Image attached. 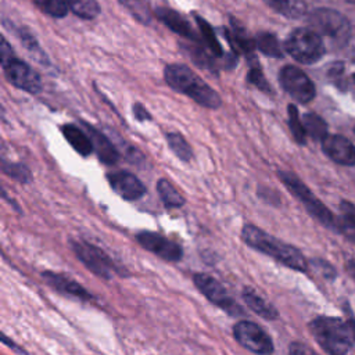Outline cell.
<instances>
[{"label": "cell", "instance_id": "1", "mask_svg": "<svg viewBox=\"0 0 355 355\" xmlns=\"http://www.w3.org/2000/svg\"><path fill=\"white\" fill-rule=\"evenodd\" d=\"M241 240L248 247L276 259L284 266H288L298 272L308 270V261L297 247L270 236L258 226L244 225L241 229Z\"/></svg>", "mask_w": 355, "mask_h": 355}, {"label": "cell", "instance_id": "2", "mask_svg": "<svg viewBox=\"0 0 355 355\" xmlns=\"http://www.w3.org/2000/svg\"><path fill=\"white\" fill-rule=\"evenodd\" d=\"M165 82L176 92L189 96L197 104L216 110L222 105L219 94L207 85L196 72L182 64H171L164 69Z\"/></svg>", "mask_w": 355, "mask_h": 355}, {"label": "cell", "instance_id": "3", "mask_svg": "<svg viewBox=\"0 0 355 355\" xmlns=\"http://www.w3.org/2000/svg\"><path fill=\"white\" fill-rule=\"evenodd\" d=\"M309 331L329 355H352L355 343L348 322L331 316H318L309 322Z\"/></svg>", "mask_w": 355, "mask_h": 355}, {"label": "cell", "instance_id": "4", "mask_svg": "<svg viewBox=\"0 0 355 355\" xmlns=\"http://www.w3.org/2000/svg\"><path fill=\"white\" fill-rule=\"evenodd\" d=\"M279 179L283 182V184L293 193L294 197H297L305 207V209L309 212L311 216H313L319 223L326 226L327 229L337 230V222L338 219L333 215V212L308 189V186L293 172L287 171H279L277 172Z\"/></svg>", "mask_w": 355, "mask_h": 355}, {"label": "cell", "instance_id": "5", "mask_svg": "<svg viewBox=\"0 0 355 355\" xmlns=\"http://www.w3.org/2000/svg\"><path fill=\"white\" fill-rule=\"evenodd\" d=\"M284 50L301 64H315L326 51L320 35L311 28L294 29L284 42Z\"/></svg>", "mask_w": 355, "mask_h": 355}, {"label": "cell", "instance_id": "6", "mask_svg": "<svg viewBox=\"0 0 355 355\" xmlns=\"http://www.w3.org/2000/svg\"><path fill=\"white\" fill-rule=\"evenodd\" d=\"M308 24L316 33L330 37L337 44H345L349 39V21L333 8H316L308 15Z\"/></svg>", "mask_w": 355, "mask_h": 355}, {"label": "cell", "instance_id": "7", "mask_svg": "<svg viewBox=\"0 0 355 355\" xmlns=\"http://www.w3.org/2000/svg\"><path fill=\"white\" fill-rule=\"evenodd\" d=\"M193 282L209 302L222 308L230 316H245L244 309L229 295L227 290L215 277L207 273H196Z\"/></svg>", "mask_w": 355, "mask_h": 355}, {"label": "cell", "instance_id": "8", "mask_svg": "<svg viewBox=\"0 0 355 355\" xmlns=\"http://www.w3.org/2000/svg\"><path fill=\"white\" fill-rule=\"evenodd\" d=\"M236 341L257 355H270L275 349L269 334L257 323L251 320H240L233 327Z\"/></svg>", "mask_w": 355, "mask_h": 355}, {"label": "cell", "instance_id": "9", "mask_svg": "<svg viewBox=\"0 0 355 355\" xmlns=\"http://www.w3.org/2000/svg\"><path fill=\"white\" fill-rule=\"evenodd\" d=\"M279 80L286 93L291 96L295 101L306 104L312 101L316 96V89L313 82L308 75L294 65H286L280 69Z\"/></svg>", "mask_w": 355, "mask_h": 355}, {"label": "cell", "instance_id": "10", "mask_svg": "<svg viewBox=\"0 0 355 355\" xmlns=\"http://www.w3.org/2000/svg\"><path fill=\"white\" fill-rule=\"evenodd\" d=\"M71 247L79 261L94 275L105 280L112 277L115 266L103 250L86 241H71Z\"/></svg>", "mask_w": 355, "mask_h": 355}, {"label": "cell", "instance_id": "11", "mask_svg": "<svg viewBox=\"0 0 355 355\" xmlns=\"http://www.w3.org/2000/svg\"><path fill=\"white\" fill-rule=\"evenodd\" d=\"M3 71L7 80L15 87L31 94H36L42 90V79L39 73L26 62L14 57L3 64Z\"/></svg>", "mask_w": 355, "mask_h": 355}, {"label": "cell", "instance_id": "12", "mask_svg": "<svg viewBox=\"0 0 355 355\" xmlns=\"http://www.w3.org/2000/svg\"><path fill=\"white\" fill-rule=\"evenodd\" d=\"M136 241L147 251L155 254L164 261H171L176 262L180 261L183 257V250L182 247L166 239L165 236L157 233V232H148V230H141L136 233Z\"/></svg>", "mask_w": 355, "mask_h": 355}, {"label": "cell", "instance_id": "13", "mask_svg": "<svg viewBox=\"0 0 355 355\" xmlns=\"http://www.w3.org/2000/svg\"><path fill=\"white\" fill-rule=\"evenodd\" d=\"M107 180L111 186V189L121 196L123 200L135 201L141 198L146 194V186L141 183V180L126 171H118L107 175Z\"/></svg>", "mask_w": 355, "mask_h": 355}, {"label": "cell", "instance_id": "14", "mask_svg": "<svg viewBox=\"0 0 355 355\" xmlns=\"http://www.w3.org/2000/svg\"><path fill=\"white\" fill-rule=\"evenodd\" d=\"M322 150L336 164L355 165V146L341 135H327L322 140Z\"/></svg>", "mask_w": 355, "mask_h": 355}, {"label": "cell", "instance_id": "15", "mask_svg": "<svg viewBox=\"0 0 355 355\" xmlns=\"http://www.w3.org/2000/svg\"><path fill=\"white\" fill-rule=\"evenodd\" d=\"M42 277L44 279V282L54 290H57L58 293L80 300V301H89L92 298L90 293L80 286L78 282H75L73 279L61 275V273H55V272H50L46 270L42 273Z\"/></svg>", "mask_w": 355, "mask_h": 355}, {"label": "cell", "instance_id": "16", "mask_svg": "<svg viewBox=\"0 0 355 355\" xmlns=\"http://www.w3.org/2000/svg\"><path fill=\"white\" fill-rule=\"evenodd\" d=\"M155 17L164 25H166L171 31H173L175 33H178V35H180V36H183V37H186L189 40L200 42V37L194 32L193 26L178 11H175L172 8H168V7H158V8H155Z\"/></svg>", "mask_w": 355, "mask_h": 355}, {"label": "cell", "instance_id": "17", "mask_svg": "<svg viewBox=\"0 0 355 355\" xmlns=\"http://www.w3.org/2000/svg\"><path fill=\"white\" fill-rule=\"evenodd\" d=\"M83 126L92 140L93 151L97 154L98 159L105 165L116 164L119 159V153H118L116 147L111 143V140L104 133H101L100 130H97L96 128L89 125L87 122H83Z\"/></svg>", "mask_w": 355, "mask_h": 355}, {"label": "cell", "instance_id": "18", "mask_svg": "<svg viewBox=\"0 0 355 355\" xmlns=\"http://www.w3.org/2000/svg\"><path fill=\"white\" fill-rule=\"evenodd\" d=\"M227 40L239 50H241L250 60H255L254 50L257 47L255 39H252L247 31L234 19L230 17V31L225 29Z\"/></svg>", "mask_w": 355, "mask_h": 355}, {"label": "cell", "instance_id": "19", "mask_svg": "<svg viewBox=\"0 0 355 355\" xmlns=\"http://www.w3.org/2000/svg\"><path fill=\"white\" fill-rule=\"evenodd\" d=\"M61 132L67 141L72 146V148L79 153L83 157H87L93 151V144L86 132H83L80 128H78L73 123L62 125Z\"/></svg>", "mask_w": 355, "mask_h": 355}, {"label": "cell", "instance_id": "20", "mask_svg": "<svg viewBox=\"0 0 355 355\" xmlns=\"http://www.w3.org/2000/svg\"><path fill=\"white\" fill-rule=\"evenodd\" d=\"M241 295L244 302L248 305V308L252 309L261 318L268 320H275L279 318V311L272 304L265 301L261 295H258L252 288L244 287Z\"/></svg>", "mask_w": 355, "mask_h": 355}, {"label": "cell", "instance_id": "21", "mask_svg": "<svg viewBox=\"0 0 355 355\" xmlns=\"http://www.w3.org/2000/svg\"><path fill=\"white\" fill-rule=\"evenodd\" d=\"M265 3L276 12L287 18H301L306 12V4L304 0H265Z\"/></svg>", "mask_w": 355, "mask_h": 355}, {"label": "cell", "instance_id": "22", "mask_svg": "<svg viewBox=\"0 0 355 355\" xmlns=\"http://www.w3.org/2000/svg\"><path fill=\"white\" fill-rule=\"evenodd\" d=\"M157 191L159 194L161 201L168 208H180L184 204V197L179 193V190L166 179H159L157 183Z\"/></svg>", "mask_w": 355, "mask_h": 355}, {"label": "cell", "instance_id": "23", "mask_svg": "<svg viewBox=\"0 0 355 355\" xmlns=\"http://www.w3.org/2000/svg\"><path fill=\"white\" fill-rule=\"evenodd\" d=\"M194 18H196L197 25H198V28H200L201 39H202V42L205 43V46L208 47V50H209L215 57H225V58H226V55H223V49H222V46H220V43H219V40H218V37H216V33H215V31L211 28V25H209L202 17H200V15H197V14H194Z\"/></svg>", "mask_w": 355, "mask_h": 355}, {"label": "cell", "instance_id": "24", "mask_svg": "<svg viewBox=\"0 0 355 355\" xmlns=\"http://www.w3.org/2000/svg\"><path fill=\"white\" fill-rule=\"evenodd\" d=\"M255 44H257V49L268 57H273V58L283 57V47L279 39L273 33H269V32L258 33L255 36Z\"/></svg>", "mask_w": 355, "mask_h": 355}, {"label": "cell", "instance_id": "25", "mask_svg": "<svg viewBox=\"0 0 355 355\" xmlns=\"http://www.w3.org/2000/svg\"><path fill=\"white\" fill-rule=\"evenodd\" d=\"M304 128L306 130V135H309L313 140H323L329 133H327V123L322 116L313 112H308L302 118Z\"/></svg>", "mask_w": 355, "mask_h": 355}, {"label": "cell", "instance_id": "26", "mask_svg": "<svg viewBox=\"0 0 355 355\" xmlns=\"http://www.w3.org/2000/svg\"><path fill=\"white\" fill-rule=\"evenodd\" d=\"M165 137H166L169 148L173 151V154L179 159H182L183 162H189L193 158V150L180 133L171 132V133H166Z\"/></svg>", "mask_w": 355, "mask_h": 355}, {"label": "cell", "instance_id": "27", "mask_svg": "<svg viewBox=\"0 0 355 355\" xmlns=\"http://www.w3.org/2000/svg\"><path fill=\"white\" fill-rule=\"evenodd\" d=\"M67 4L82 19H93L100 14V6L96 0H67Z\"/></svg>", "mask_w": 355, "mask_h": 355}, {"label": "cell", "instance_id": "28", "mask_svg": "<svg viewBox=\"0 0 355 355\" xmlns=\"http://www.w3.org/2000/svg\"><path fill=\"white\" fill-rule=\"evenodd\" d=\"M32 1L42 12L54 18H64L69 10L67 0H32Z\"/></svg>", "mask_w": 355, "mask_h": 355}, {"label": "cell", "instance_id": "29", "mask_svg": "<svg viewBox=\"0 0 355 355\" xmlns=\"http://www.w3.org/2000/svg\"><path fill=\"white\" fill-rule=\"evenodd\" d=\"M287 111H288V126H290L294 140L298 144H305L306 143V130L304 128L302 121L300 119L297 107L294 104H290L287 107Z\"/></svg>", "mask_w": 355, "mask_h": 355}, {"label": "cell", "instance_id": "30", "mask_svg": "<svg viewBox=\"0 0 355 355\" xmlns=\"http://www.w3.org/2000/svg\"><path fill=\"white\" fill-rule=\"evenodd\" d=\"M17 35H18V37L21 39L22 44H24V46L28 49V51L32 54V57H35L40 64L49 65V60H47L44 51L39 47V43L36 42L35 36H33L31 32H28L25 28H22V29L18 31Z\"/></svg>", "mask_w": 355, "mask_h": 355}, {"label": "cell", "instance_id": "31", "mask_svg": "<svg viewBox=\"0 0 355 355\" xmlns=\"http://www.w3.org/2000/svg\"><path fill=\"white\" fill-rule=\"evenodd\" d=\"M187 51H189L191 60L197 65H200L201 68H205L208 71H215L216 64L212 58L215 55L209 50H205L204 47H201V44H196V46H187Z\"/></svg>", "mask_w": 355, "mask_h": 355}, {"label": "cell", "instance_id": "32", "mask_svg": "<svg viewBox=\"0 0 355 355\" xmlns=\"http://www.w3.org/2000/svg\"><path fill=\"white\" fill-rule=\"evenodd\" d=\"M119 3L130 11V14L141 24L148 25L151 21V12L148 4L144 0H119Z\"/></svg>", "mask_w": 355, "mask_h": 355}, {"label": "cell", "instance_id": "33", "mask_svg": "<svg viewBox=\"0 0 355 355\" xmlns=\"http://www.w3.org/2000/svg\"><path fill=\"white\" fill-rule=\"evenodd\" d=\"M1 169L7 176L12 178L19 183H29L32 180V173L24 164H17V162H10L3 159Z\"/></svg>", "mask_w": 355, "mask_h": 355}, {"label": "cell", "instance_id": "34", "mask_svg": "<svg viewBox=\"0 0 355 355\" xmlns=\"http://www.w3.org/2000/svg\"><path fill=\"white\" fill-rule=\"evenodd\" d=\"M247 79H248V82H250L251 85H254L257 89H259V90H262V92H265V93H272V90H270L272 87H270V85L268 83V80L265 79V76H263V73H262V71H261V68H259L258 64H254V65L251 67V69L248 71Z\"/></svg>", "mask_w": 355, "mask_h": 355}, {"label": "cell", "instance_id": "35", "mask_svg": "<svg viewBox=\"0 0 355 355\" xmlns=\"http://www.w3.org/2000/svg\"><path fill=\"white\" fill-rule=\"evenodd\" d=\"M330 80L341 90L345 87V79H344V64L343 62H333L327 72Z\"/></svg>", "mask_w": 355, "mask_h": 355}, {"label": "cell", "instance_id": "36", "mask_svg": "<svg viewBox=\"0 0 355 355\" xmlns=\"http://www.w3.org/2000/svg\"><path fill=\"white\" fill-rule=\"evenodd\" d=\"M336 232L343 234L347 240H349V241H352L355 244V225L352 222H349L348 219H345V218L338 219L337 230Z\"/></svg>", "mask_w": 355, "mask_h": 355}, {"label": "cell", "instance_id": "37", "mask_svg": "<svg viewBox=\"0 0 355 355\" xmlns=\"http://www.w3.org/2000/svg\"><path fill=\"white\" fill-rule=\"evenodd\" d=\"M312 266L324 277V279H334L336 277V270L334 268L327 262V261H323V259H312L311 261Z\"/></svg>", "mask_w": 355, "mask_h": 355}, {"label": "cell", "instance_id": "38", "mask_svg": "<svg viewBox=\"0 0 355 355\" xmlns=\"http://www.w3.org/2000/svg\"><path fill=\"white\" fill-rule=\"evenodd\" d=\"M288 355H319V354L315 352L309 345L300 341H294L288 347Z\"/></svg>", "mask_w": 355, "mask_h": 355}, {"label": "cell", "instance_id": "39", "mask_svg": "<svg viewBox=\"0 0 355 355\" xmlns=\"http://www.w3.org/2000/svg\"><path fill=\"white\" fill-rule=\"evenodd\" d=\"M340 208H341V212H343L344 218L355 225V204H352L351 201L344 200V201H341Z\"/></svg>", "mask_w": 355, "mask_h": 355}, {"label": "cell", "instance_id": "40", "mask_svg": "<svg viewBox=\"0 0 355 355\" xmlns=\"http://www.w3.org/2000/svg\"><path fill=\"white\" fill-rule=\"evenodd\" d=\"M0 54H1V65L6 64L7 61H10L11 58H14V51L11 49V46L8 44V42L3 37L1 39V50H0Z\"/></svg>", "mask_w": 355, "mask_h": 355}, {"label": "cell", "instance_id": "41", "mask_svg": "<svg viewBox=\"0 0 355 355\" xmlns=\"http://www.w3.org/2000/svg\"><path fill=\"white\" fill-rule=\"evenodd\" d=\"M133 114H135V118L137 119V121H148V119H151V115L148 114V111L144 108V105H141L140 103H136L135 105H133Z\"/></svg>", "mask_w": 355, "mask_h": 355}, {"label": "cell", "instance_id": "42", "mask_svg": "<svg viewBox=\"0 0 355 355\" xmlns=\"http://www.w3.org/2000/svg\"><path fill=\"white\" fill-rule=\"evenodd\" d=\"M345 269H347V272L349 273V276L355 280V261H354V259H348V261L345 262Z\"/></svg>", "mask_w": 355, "mask_h": 355}, {"label": "cell", "instance_id": "43", "mask_svg": "<svg viewBox=\"0 0 355 355\" xmlns=\"http://www.w3.org/2000/svg\"><path fill=\"white\" fill-rule=\"evenodd\" d=\"M3 343H4V344H7L8 347H12V348H15V351H18L19 354H25V355H26V352H25V351H24L21 347L15 345V344H14L11 340H8V337H7V336H4V334H3Z\"/></svg>", "mask_w": 355, "mask_h": 355}, {"label": "cell", "instance_id": "44", "mask_svg": "<svg viewBox=\"0 0 355 355\" xmlns=\"http://www.w3.org/2000/svg\"><path fill=\"white\" fill-rule=\"evenodd\" d=\"M349 1H352V3H355V0H349Z\"/></svg>", "mask_w": 355, "mask_h": 355}, {"label": "cell", "instance_id": "45", "mask_svg": "<svg viewBox=\"0 0 355 355\" xmlns=\"http://www.w3.org/2000/svg\"><path fill=\"white\" fill-rule=\"evenodd\" d=\"M354 80H355V73H354Z\"/></svg>", "mask_w": 355, "mask_h": 355}, {"label": "cell", "instance_id": "46", "mask_svg": "<svg viewBox=\"0 0 355 355\" xmlns=\"http://www.w3.org/2000/svg\"><path fill=\"white\" fill-rule=\"evenodd\" d=\"M354 132H355V126H354Z\"/></svg>", "mask_w": 355, "mask_h": 355}]
</instances>
